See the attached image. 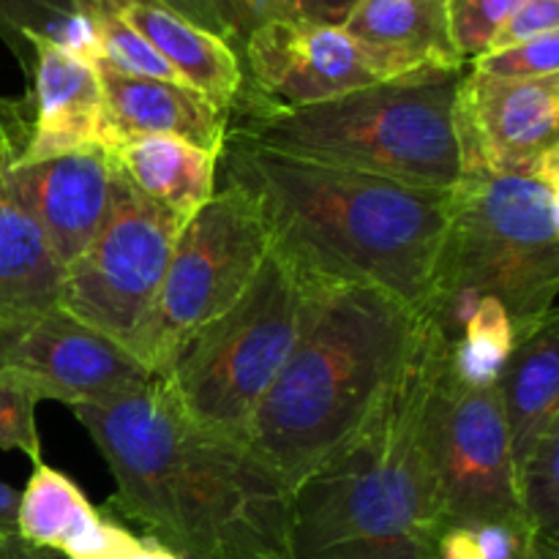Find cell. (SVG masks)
Wrapping results in <instances>:
<instances>
[{"mask_svg":"<svg viewBox=\"0 0 559 559\" xmlns=\"http://www.w3.org/2000/svg\"><path fill=\"white\" fill-rule=\"evenodd\" d=\"M31 136V102L0 96V156L20 158Z\"/></svg>","mask_w":559,"mask_h":559,"instance_id":"4dcf8cb0","label":"cell"},{"mask_svg":"<svg viewBox=\"0 0 559 559\" xmlns=\"http://www.w3.org/2000/svg\"><path fill=\"white\" fill-rule=\"evenodd\" d=\"M516 344V331L506 306L497 298H480L456 342H451V369L475 388L497 385Z\"/></svg>","mask_w":559,"mask_h":559,"instance_id":"603a6c76","label":"cell"},{"mask_svg":"<svg viewBox=\"0 0 559 559\" xmlns=\"http://www.w3.org/2000/svg\"><path fill=\"white\" fill-rule=\"evenodd\" d=\"M93 66H96L115 140L178 136V140L191 142L216 156L222 153L229 115L216 107L205 93L186 82L126 74L104 60H96Z\"/></svg>","mask_w":559,"mask_h":559,"instance_id":"2e32d148","label":"cell"},{"mask_svg":"<svg viewBox=\"0 0 559 559\" xmlns=\"http://www.w3.org/2000/svg\"><path fill=\"white\" fill-rule=\"evenodd\" d=\"M456 136L462 178L530 173L559 147V74L495 80L469 69L456 91Z\"/></svg>","mask_w":559,"mask_h":559,"instance_id":"4fadbf2b","label":"cell"},{"mask_svg":"<svg viewBox=\"0 0 559 559\" xmlns=\"http://www.w3.org/2000/svg\"><path fill=\"white\" fill-rule=\"evenodd\" d=\"M16 508H20V491L0 480V551L16 540Z\"/></svg>","mask_w":559,"mask_h":559,"instance_id":"836d02e7","label":"cell"},{"mask_svg":"<svg viewBox=\"0 0 559 559\" xmlns=\"http://www.w3.org/2000/svg\"><path fill=\"white\" fill-rule=\"evenodd\" d=\"M131 559H180V557L175 555V551H169L167 546H162L158 540L147 538V535H145V538H142V544H140V549H136V555Z\"/></svg>","mask_w":559,"mask_h":559,"instance_id":"d590c367","label":"cell"},{"mask_svg":"<svg viewBox=\"0 0 559 559\" xmlns=\"http://www.w3.org/2000/svg\"><path fill=\"white\" fill-rule=\"evenodd\" d=\"M218 164L295 267L325 284L377 287L424 317L453 191L287 156L229 131Z\"/></svg>","mask_w":559,"mask_h":559,"instance_id":"7a4b0ae2","label":"cell"},{"mask_svg":"<svg viewBox=\"0 0 559 559\" xmlns=\"http://www.w3.org/2000/svg\"><path fill=\"white\" fill-rule=\"evenodd\" d=\"M522 0H448L451 36L462 60H475L489 49L491 38Z\"/></svg>","mask_w":559,"mask_h":559,"instance_id":"83f0119b","label":"cell"},{"mask_svg":"<svg viewBox=\"0 0 559 559\" xmlns=\"http://www.w3.org/2000/svg\"><path fill=\"white\" fill-rule=\"evenodd\" d=\"M451 338L420 317L360 429L289 500V559H435L442 527L424 456V407Z\"/></svg>","mask_w":559,"mask_h":559,"instance_id":"3957f363","label":"cell"},{"mask_svg":"<svg viewBox=\"0 0 559 559\" xmlns=\"http://www.w3.org/2000/svg\"><path fill=\"white\" fill-rule=\"evenodd\" d=\"M112 183L115 162L102 147L9 167L11 194L41 229L63 271L102 229L112 205Z\"/></svg>","mask_w":559,"mask_h":559,"instance_id":"5bb4252c","label":"cell"},{"mask_svg":"<svg viewBox=\"0 0 559 559\" xmlns=\"http://www.w3.org/2000/svg\"><path fill=\"white\" fill-rule=\"evenodd\" d=\"M530 559H559V557H549V555H533Z\"/></svg>","mask_w":559,"mask_h":559,"instance_id":"8d00e7d4","label":"cell"},{"mask_svg":"<svg viewBox=\"0 0 559 559\" xmlns=\"http://www.w3.org/2000/svg\"><path fill=\"white\" fill-rule=\"evenodd\" d=\"M31 36L49 38L96 63V47L85 22L76 14L74 0H0V38L14 49L22 66L27 58L25 41Z\"/></svg>","mask_w":559,"mask_h":559,"instance_id":"cb8c5ba5","label":"cell"},{"mask_svg":"<svg viewBox=\"0 0 559 559\" xmlns=\"http://www.w3.org/2000/svg\"><path fill=\"white\" fill-rule=\"evenodd\" d=\"M559 186L533 173L464 175L424 317L451 342L480 298H497L516 338L557 314Z\"/></svg>","mask_w":559,"mask_h":559,"instance_id":"8992f818","label":"cell"},{"mask_svg":"<svg viewBox=\"0 0 559 559\" xmlns=\"http://www.w3.org/2000/svg\"><path fill=\"white\" fill-rule=\"evenodd\" d=\"M16 535L66 559H131L142 544L123 524L104 519L74 480L44 462L33 464L31 480L20 491Z\"/></svg>","mask_w":559,"mask_h":559,"instance_id":"e0dca14e","label":"cell"},{"mask_svg":"<svg viewBox=\"0 0 559 559\" xmlns=\"http://www.w3.org/2000/svg\"><path fill=\"white\" fill-rule=\"evenodd\" d=\"M25 66L31 74V136L20 162L60 156L71 151H112L115 129L104 107L96 66L69 47L31 36L25 41Z\"/></svg>","mask_w":559,"mask_h":559,"instance_id":"9a60e30c","label":"cell"},{"mask_svg":"<svg viewBox=\"0 0 559 559\" xmlns=\"http://www.w3.org/2000/svg\"><path fill=\"white\" fill-rule=\"evenodd\" d=\"M213 9L222 16L224 27H227L229 44L235 47L240 58L246 38L257 31L260 25L273 20H289L284 5L278 0H211Z\"/></svg>","mask_w":559,"mask_h":559,"instance_id":"f546056e","label":"cell"},{"mask_svg":"<svg viewBox=\"0 0 559 559\" xmlns=\"http://www.w3.org/2000/svg\"><path fill=\"white\" fill-rule=\"evenodd\" d=\"M342 27L393 80L418 71H464L451 36L448 0H358Z\"/></svg>","mask_w":559,"mask_h":559,"instance_id":"ac0fdd59","label":"cell"},{"mask_svg":"<svg viewBox=\"0 0 559 559\" xmlns=\"http://www.w3.org/2000/svg\"><path fill=\"white\" fill-rule=\"evenodd\" d=\"M115 478L109 506L180 559H289L282 478L240 442L191 424L162 377L74 407Z\"/></svg>","mask_w":559,"mask_h":559,"instance_id":"6da1fadb","label":"cell"},{"mask_svg":"<svg viewBox=\"0 0 559 559\" xmlns=\"http://www.w3.org/2000/svg\"><path fill=\"white\" fill-rule=\"evenodd\" d=\"M420 314L364 284H322L246 448L293 491L360 429L396 374Z\"/></svg>","mask_w":559,"mask_h":559,"instance_id":"277c9868","label":"cell"},{"mask_svg":"<svg viewBox=\"0 0 559 559\" xmlns=\"http://www.w3.org/2000/svg\"><path fill=\"white\" fill-rule=\"evenodd\" d=\"M322 284L271 246L246 293L200 328L162 374L191 424L246 445L251 418L287 364Z\"/></svg>","mask_w":559,"mask_h":559,"instance_id":"52a82bcc","label":"cell"},{"mask_svg":"<svg viewBox=\"0 0 559 559\" xmlns=\"http://www.w3.org/2000/svg\"><path fill=\"white\" fill-rule=\"evenodd\" d=\"M183 222L136 194L115 167L112 205L63 271L58 306L131 353L162 289Z\"/></svg>","mask_w":559,"mask_h":559,"instance_id":"30bf717a","label":"cell"},{"mask_svg":"<svg viewBox=\"0 0 559 559\" xmlns=\"http://www.w3.org/2000/svg\"><path fill=\"white\" fill-rule=\"evenodd\" d=\"M559 31V0H522L516 9L511 11L497 36L491 38L489 49H506L513 44L530 41V38L546 36V33Z\"/></svg>","mask_w":559,"mask_h":559,"instance_id":"f1b7e54d","label":"cell"},{"mask_svg":"<svg viewBox=\"0 0 559 559\" xmlns=\"http://www.w3.org/2000/svg\"><path fill=\"white\" fill-rule=\"evenodd\" d=\"M162 3H167L169 9L180 11L186 20H191L194 25H200V27H205L207 33H213V36L224 38V41L229 44L227 27H224L222 16H218V11L213 9L211 0H162Z\"/></svg>","mask_w":559,"mask_h":559,"instance_id":"d6a6232c","label":"cell"},{"mask_svg":"<svg viewBox=\"0 0 559 559\" xmlns=\"http://www.w3.org/2000/svg\"><path fill=\"white\" fill-rule=\"evenodd\" d=\"M469 69L495 80H544L559 74V31L469 60Z\"/></svg>","mask_w":559,"mask_h":559,"instance_id":"4316f807","label":"cell"},{"mask_svg":"<svg viewBox=\"0 0 559 559\" xmlns=\"http://www.w3.org/2000/svg\"><path fill=\"white\" fill-rule=\"evenodd\" d=\"M0 369L22 377L38 399L71 409L107 402L156 377L129 349L60 306L0 331Z\"/></svg>","mask_w":559,"mask_h":559,"instance_id":"7c38bea8","label":"cell"},{"mask_svg":"<svg viewBox=\"0 0 559 559\" xmlns=\"http://www.w3.org/2000/svg\"><path fill=\"white\" fill-rule=\"evenodd\" d=\"M243 85L238 109H298L393 80L391 71L338 25L273 20L240 49Z\"/></svg>","mask_w":559,"mask_h":559,"instance_id":"8fae6325","label":"cell"},{"mask_svg":"<svg viewBox=\"0 0 559 559\" xmlns=\"http://www.w3.org/2000/svg\"><path fill=\"white\" fill-rule=\"evenodd\" d=\"M497 388L516 464L559 424V311L516 338Z\"/></svg>","mask_w":559,"mask_h":559,"instance_id":"7402d4cb","label":"cell"},{"mask_svg":"<svg viewBox=\"0 0 559 559\" xmlns=\"http://www.w3.org/2000/svg\"><path fill=\"white\" fill-rule=\"evenodd\" d=\"M131 31L186 82L229 115L243 85V66L233 44L186 20L162 0H104Z\"/></svg>","mask_w":559,"mask_h":559,"instance_id":"d6986e66","label":"cell"},{"mask_svg":"<svg viewBox=\"0 0 559 559\" xmlns=\"http://www.w3.org/2000/svg\"><path fill=\"white\" fill-rule=\"evenodd\" d=\"M38 393L22 377L0 369V451H22L33 464L41 462L36 429Z\"/></svg>","mask_w":559,"mask_h":559,"instance_id":"484cf974","label":"cell"},{"mask_svg":"<svg viewBox=\"0 0 559 559\" xmlns=\"http://www.w3.org/2000/svg\"><path fill=\"white\" fill-rule=\"evenodd\" d=\"M0 559H66L60 551L52 549H38V546L25 544V540H11L3 551H0Z\"/></svg>","mask_w":559,"mask_h":559,"instance_id":"e575fe53","label":"cell"},{"mask_svg":"<svg viewBox=\"0 0 559 559\" xmlns=\"http://www.w3.org/2000/svg\"><path fill=\"white\" fill-rule=\"evenodd\" d=\"M424 456L442 533L448 527L524 522L500 388L459 380L451 369V344L426 396Z\"/></svg>","mask_w":559,"mask_h":559,"instance_id":"9c48e42d","label":"cell"},{"mask_svg":"<svg viewBox=\"0 0 559 559\" xmlns=\"http://www.w3.org/2000/svg\"><path fill=\"white\" fill-rule=\"evenodd\" d=\"M109 156L136 194L183 224L216 194L218 156L178 136H134Z\"/></svg>","mask_w":559,"mask_h":559,"instance_id":"44dd1931","label":"cell"},{"mask_svg":"<svg viewBox=\"0 0 559 559\" xmlns=\"http://www.w3.org/2000/svg\"><path fill=\"white\" fill-rule=\"evenodd\" d=\"M11 164L0 156V331L58 306L63 284V265L11 194Z\"/></svg>","mask_w":559,"mask_h":559,"instance_id":"ffe728a7","label":"cell"},{"mask_svg":"<svg viewBox=\"0 0 559 559\" xmlns=\"http://www.w3.org/2000/svg\"><path fill=\"white\" fill-rule=\"evenodd\" d=\"M464 71H418L298 109H238L227 131L254 145L453 191L462 180L456 91Z\"/></svg>","mask_w":559,"mask_h":559,"instance_id":"5b68a950","label":"cell"},{"mask_svg":"<svg viewBox=\"0 0 559 559\" xmlns=\"http://www.w3.org/2000/svg\"><path fill=\"white\" fill-rule=\"evenodd\" d=\"M289 20L320 22V25H344L349 11L355 9L358 0H278Z\"/></svg>","mask_w":559,"mask_h":559,"instance_id":"1f68e13d","label":"cell"},{"mask_svg":"<svg viewBox=\"0 0 559 559\" xmlns=\"http://www.w3.org/2000/svg\"><path fill=\"white\" fill-rule=\"evenodd\" d=\"M559 424L516 462V495L524 524L546 549L559 551Z\"/></svg>","mask_w":559,"mask_h":559,"instance_id":"d4e9b609","label":"cell"},{"mask_svg":"<svg viewBox=\"0 0 559 559\" xmlns=\"http://www.w3.org/2000/svg\"><path fill=\"white\" fill-rule=\"evenodd\" d=\"M267 251L271 235L257 205L238 186L224 183L180 227L131 355L162 377L180 347L246 293Z\"/></svg>","mask_w":559,"mask_h":559,"instance_id":"ba28073f","label":"cell"}]
</instances>
